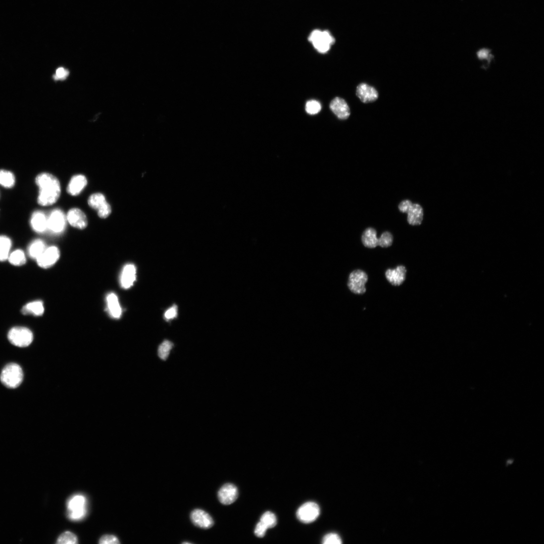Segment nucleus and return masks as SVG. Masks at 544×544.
Masks as SVG:
<instances>
[{
	"instance_id": "12",
	"label": "nucleus",
	"mask_w": 544,
	"mask_h": 544,
	"mask_svg": "<svg viewBox=\"0 0 544 544\" xmlns=\"http://www.w3.org/2000/svg\"><path fill=\"white\" fill-rule=\"evenodd\" d=\"M191 520L196 527L208 529L214 525V521L210 515L206 511L199 509L194 510L191 513Z\"/></svg>"
},
{
	"instance_id": "14",
	"label": "nucleus",
	"mask_w": 544,
	"mask_h": 544,
	"mask_svg": "<svg viewBox=\"0 0 544 544\" xmlns=\"http://www.w3.org/2000/svg\"><path fill=\"white\" fill-rule=\"evenodd\" d=\"M356 95L360 100L365 103L374 102L379 98L377 91L366 83H361L358 86Z\"/></svg>"
},
{
	"instance_id": "8",
	"label": "nucleus",
	"mask_w": 544,
	"mask_h": 544,
	"mask_svg": "<svg viewBox=\"0 0 544 544\" xmlns=\"http://www.w3.org/2000/svg\"><path fill=\"white\" fill-rule=\"evenodd\" d=\"M67 221L66 215L61 210L54 209L48 217V230L54 234H61L65 230Z\"/></svg>"
},
{
	"instance_id": "35",
	"label": "nucleus",
	"mask_w": 544,
	"mask_h": 544,
	"mask_svg": "<svg viewBox=\"0 0 544 544\" xmlns=\"http://www.w3.org/2000/svg\"><path fill=\"white\" fill-rule=\"evenodd\" d=\"M69 74V72L68 70L60 67L56 70L53 78L55 80H64L67 78Z\"/></svg>"
},
{
	"instance_id": "30",
	"label": "nucleus",
	"mask_w": 544,
	"mask_h": 544,
	"mask_svg": "<svg viewBox=\"0 0 544 544\" xmlns=\"http://www.w3.org/2000/svg\"><path fill=\"white\" fill-rule=\"evenodd\" d=\"M56 543L59 544H76L78 543V540L74 534L70 532H66L63 533L59 537Z\"/></svg>"
},
{
	"instance_id": "21",
	"label": "nucleus",
	"mask_w": 544,
	"mask_h": 544,
	"mask_svg": "<svg viewBox=\"0 0 544 544\" xmlns=\"http://www.w3.org/2000/svg\"><path fill=\"white\" fill-rule=\"evenodd\" d=\"M377 232L373 228H368L362 236V242L363 245L368 248H373L379 246V239L377 236Z\"/></svg>"
},
{
	"instance_id": "10",
	"label": "nucleus",
	"mask_w": 544,
	"mask_h": 544,
	"mask_svg": "<svg viewBox=\"0 0 544 544\" xmlns=\"http://www.w3.org/2000/svg\"><path fill=\"white\" fill-rule=\"evenodd\" d=\"M60 250L54 246L46 248L37 261L39 266L48 268L53 266L59 259Z\"/></svg>"
},
{
	"instance_id": "18",
	"label": "nucleus",
	"mask_w": 544,
	"mask_h": 544,
	"mask_svg": "<svg viewBox=\"0 0 544 544\" xmlns=\"http://www.w3.org/2000/svg\"><path fill=\"white\" fill-rule=\"evenodd\" d=\"M88 184L86 177L81 175L73 176L67 188L68 193L72 196L79 195Z\"/></svg>"
},
{
	"instance_id": "1",
	"label": "nucleus",
	"mask_w": 544,
	"mask_h": 544,
	"mask_svg": "<svg viewBox=\"0 0 544 544\" xmlns=\"http://www.w3.org/2000/svg\"><path fill=\"white\" fill-rule=\"evenodd\" d=\"M36 183L39 188L38 202L40 205L50 206L58 201L61 193V185L58 179L50 174L44 173L37 177Z\"/></svg>"
},
{
	"instance_id": "36",
	"label": "nucleus",
	"mask_w": 544,
	"mask_h": 544,
	"mask_svg": "<svg viewBox=\"0 0 544 544\" xmlns=\"http://www.w3.org/2000/svg\"><path fill=\"white\" fill-rule=\"evenodd\" d=\"M268 529V528L260 521L256 525L254 534L257 537L262 538L265 535Z\"/></svg>"
},
{
	"instance_id": "19",
	"label": "nucleus",
	"mask_w": 544,
	"mask_h": 544,
	"mask_svg": "<svg viewBox=\"0 0 544 544\" xmlns=\"http://www.w3.org/2000/svg\"><path fill=\"white\" fill-rule=\"evenodd\" d=\"M33 230L38 233L45 232L48 228V217L42 211L34 212L31 220Z\"/></svg>"
},
{
	"instance_id": "27",
	"label": "nucleus",
	"mask_w": 544,
	"mask_h": 544,
	"mask_svg": "<svg viewBox=\"0 0 544 544\" xmlns=\"http://www.w3.org/2000/svg\"><path fill=\"white\" fill-rule=\"evenodd\" d=\"M8 259L9 262L13 265L20 266L26 262V257L24 252L18 249L14 251L9 254Z\"/></svg>"
},
{
	"instance_id": "7",
	"label": "nucleus",
	"mask_w": 544,
	"mask_h": 544,
	"mask_svg": "<svg viewBox=\"0 0 544 544\" xmlns=\"http://www.w3.org/2000/svg\"><path fill=\"white\" fill-rule=\"evenodd\" d=\"M368 281L367 274L362 270H356L350 274L348 281L349 290L356 295H363L366 292L365 284Z\"/></svg>"
},
{
	"instance_id": "23",
	"label": "nucleus",
	"mask_w": 544,
	"mask_h": 544,
	"mask_svg": "<svg viewBox=\"0 0 544 544\" xmlns=\"http://www.w3.org/2000/svg\"><path fill=\"white\" fill-rule=\"evenodd\" d=\"M44 306L43 303L41 301H36L25 305L22 312L25 314H32L36 316H40L44 312Z\"/></svg>"
},
{
	"instance_id": "24",
	"label": "nucleus",
	"mask_w": 544,
	"mask_h": 544,
	"mask_svg": "<svg viewBox=\"0 0 544 544\" xmlns=\"http://www.w3.org/2000/svg\"><path fill=\"white\" fill-rule=\"evenodd\" d=\"M46 249L45 243L41 240H36L28 247V254L32 258L37 260Z\"/></svg>"
},
{
	"instance_id": "4",
	"label": "nucleus",
	"mask_w": 544,
	"mask_h": 544,
	"mask_svg": "<svg viewBox=\"0 0 544 544\" xmlns=\"http://www.w3.org/2000/svg\"><path fill=\"white\" fill-rule=\"evenodd\" d=\"M9 341L15 346L25 347L29 346L33 341L32 331L24 327H15L9 332Z\"/></svg>"
},
{
	"instance_id": "6",
	"label": "nucleus",
	"mask_w": 544,
	"mask_h": 544,
	"mask_svg": "<svg viewBox=\"0 0 544 544\" xmlns=\"http://www.w3.org/2000/svg\"><path fill=\"white\" fill-rule=\"evenodd\" d=\"M320 508L315 502H308L302 505L297 510L298 519L304 524H309L316 521L319 517Z\"/></svg>"
},
{
	"instance_id": "9",
	"label": "nucleus",
	"mask_w": 544,
	"mask_h": 544,
	"mask_svg": "<svg viewBox=\"0 0 544 544\" xmlns=\"http://www.w3.org/2000/svg\"><path fill=\"white\" fill-rule=\"evenodd\" d=\"M88 203L92 208L98 211V215L101 218H107L111 213L110 205L106 201L105 196L101 193L92 195L89 198Z\"/></svg>"
},
{
	"instance_id": "25",
	"label": "nucleus",
	"mask_w": 544,
	"mask_h": 544,
	"mask_svg": "<svg viewBox=\"0 0 544 544\" xmlns=\"http://www.w3.org/2000/svg\"><path fill=\"white\" fill-rule=\"evenodd\" d=\"M11 246L12 242L9 238L0 236V261L8 259Z\"/></svg>"
},
{
	"instance_id": "2",
	"label": "nucleus",
	"mask_w": 544,
	"mask_h": 544,
	"mask_svg": "<svg viewBox=\"0 0 544 544\" xmlns=\"http://www.w3.org/2000/svg\"><path fill=\"white\" fill-rule=\"evenodd\" d=\"M0 379L2 383L7 388H16L23 381V370L18 364L9 363L2 370Z\"/></svg>"
},
{
	"instance_id": "39",
	"label": "nucleus",
	"mask_w": 544,
	"mask_h": 544,
	"mask_svg": "<svg viewBox=\"0 0 544 544\" xmlns=\"http://www.w3.org/2000/svg\"><path fill=\"white\" fill-rule=\"evenodd\" d=\"M489 51L488 49H483L478 52V55L480 59H485L489 56Z\"/></svg>"
},
{
	"instance_id": "26",
	"label": "nucleus",
	"mask_w": 544,
	"mask_h": 544,
	"mask_svg": "<svg viewBox=\"0 0 544 544\" xmlns=\"http://www.w3.org/2000/svg\"><path fill=\"white\" fill-rule=\"evenodd\" d=\"M15 183V178L11 172L5 170H0V185L6 188H12Z\"/></svg>"
},
{
	"instance_id": "3",
	"label": "nucleus",
	"mask_w": 544,
	"mask_h": 544,
	"mask_svg": "<svg viewBox=\"0 0 544 544\" xmlns=\"http://www.w3.org/2000/svg\"><path fill=\"white\" fill-rule=\"evenodd\" d=\"M308 41L321 53L327 52L335 42V39L328 31L318 30H314L311 33Z\"/></svg>"
},
{
	"instance_id": "22",
	"label": "nucleus",
	"mask_w": 544,
	"mask_h": 544,
	"mask_svg": "<svg viewBox=\"0 0 544 544\" xmlns=\"http://www.w3.org/2000/svg\"><path fill=\"white\" fill-rule=\"evenodd\" d=\"M408 214V222L413 226L420 225L423 218V210L417 204H413Z\"/></svg>"
},
{
	"instance_id": "17",
	"label": "nucleus",
	"mask_w": 544,
	"mask_h": 544,
	"mask_svg": "<svg viewBox=\"0 0 544 544\" xmlns=\"http://www.w3.org/2000/svg\"><path fill=\"white\" fill-rule=\"evenodd\" d=\"M136 279V268L133 264L126 265L123 269L120 282L122 287L129 289L134 284Z\"/></svg>"
},
{
	"instance_id": "37",
	"label": "nucleus",
	"mask_w": 544,
	"mask_h": 544,
	"mask_svg": "<svg viewBox=\"0 0 544 544\" xmlns=\"http://www.w3.org/2000/svg\"><path fill=\"white\" fill-rule=\"evenodd\" d=\"M178 309L176 305H174L168 309L164 314L166 320H169L175 318L177 316Z\"/></svg>"
},
{
	"instance_id": "16",
	"label": "nucleus",
	"mask_w": 544,
	"mask_h": 544,
	"mask_svg": "<svg viewBox=\"0 0 544 544\" xmlns=\"http://www.w3.org/2000/svg\"><path fill=\"white\" fill-rule=\"evenodd\" d=\"M407 270L404 266H398L394 269H388L385 275L388 281L394 286H399L406 279Z\"/></svg>"
},
{
	"instance_id": "15",
	"label": "nucleus",
	"mask_w": 544,
	"mask_h": 544,
	"mask_svg": "<svg viewBox=\"0 0 544 544\" xmlns=\"http://www.w3.org/2000/svg\"><path fill=\"white\" fill-rule=\"evenodd\" d=\"M330 108L340 120H347L350 116V108L345 99L336 98L330 103Z\"/></svg>"
},
{
	"instance_id": "29",
	"label": "nucleus",
	"mask_w": 544,
	"mask_h": 544,
	"mask_svg": "<svg viewBox=\"0 0 544 544\" xmlns=\"http://www.w3.org/2000/svg\"><path fill=\"white\" fill-rule=\"evenodd\" d=\"M260 522L265 525L268 529L274 528L277 523L276 515L271 511L265 512L262 515Z\"/></svg>"
},
{
	"instance_id": "20",
	"label": "nucleus",
	"mask_w": 544,
	"mask_h": 544,
	"mask_svg": "<svg viewBox=\"0 0 544 544\" xmlns=\"http://www.w3.org/2000/svg\"><path fill=\"white\" fill-rule=\"evenodd\" d=\"M106 303L110 316L114 319L120 318L122 309L118 297L113 293L109 294L106 297Z\"/></svg>"
},
{
	"instance_id": "28",
	"label": "nucleus",
	"mask_w": 544,
	"mask_h": 544,
	"mask_svg": "<svg viewBox=\"0 0 544 544\" xmlns=\"http://www.w3.org/2000/svg\"><path fill=\"white\" fill-rule=\"evenodd\" d=\"M174 345L169 341L165 340L161 343L158 349L159 357L163 360L167 359L170 352L173 348Z\"/></svg>"
},
{
	"instance_id": "33",
	"label": "nucleus",
	"mask_w": 544,
	"mask_h": 544,
	"mask_svg": "<svg viewBox=\"0 0 544 544\" xmlns=\"http://www.w3.org/2000/svg\"><path fill=\"white\" fill-rule=\"evenodd\" d=\"M322 543L324 544H340L342 542L338 535L330 533L324 537Z\"/></svg>"
},
{
	"instance_id": "31",
	"label": "nucleus",
	"mask_w": 544,
	"mask_h": 544,
	"mask_svg": "<svg viewBox=\"0 0 544 544\" xmlns=\"http://www.w3.org/2000/svg\"><path fill=\"white\" fill-rule=\"evenodd\" d=\"M322 106L321 103L314 100H309L307 102L305 106V109L306 112L311 115H314L318 113L321 110Z\"/></svg>"
},
{
	"instance_id": "11",
	"label": "nucleus",
	"mask_w": 544,
	"mask_h": 544,
	"mask_svg": "<svg viewBox=\"0 0 544 544\" xmlns=\"http://www.w3.org/2000/svg\"><path fill=\"white\" fill-rule=\"evenodd\" d=\"M239 496L237 487L232 483L224 485L218 493L219 501L224 505H230L235 502Z\"/></svg>"
},
{
	"instance_id": "38",
	"label": "nucleus",
	"mask_w": 544,
	"mask_h": 544,
	"mask_svg": "<svg viewBox=\"0 0 544 544\" xmlns=\"http://www.w3.org/2000/svg\"><path fill=\"white\" fill-rule=\"evenodd\" d=\"M412 205V203L409 200H405L399 204L398 209L402 213H408Z\"/></svg>"
},
{
	"instance_id": "32",
	"label": "nucleus",
	"mask_w": 544,
	"mask_h": 544,
	"mask_svg": "<svg viewBox=\"0 0 544 544\" xmlns=\"http://www.w3.org/2000/svg\"><path fill=\"white\" fill-rule=\"evenodd\" d=\"M393 237L389 232H385L379 239V246L382 247H388L392 246Z\"/></svg>"
},
{
	"instance_id": "13",
	"label": "nucleus",
	"mask_w": 544,
	"mask_h": 544,
	"mask_svg": "<svg viewBox=\"0 0 544 544\" xmlns=\"http://www.w3.org/2000/svg\"><path fill=\"white\" fill-rule=\"evenodd\" d=\"M67 220L73 227L84 230L88 226V220L87 216L80 209L72 208L66 215Z\"/></svg>"
},
{
	"instance_id": "5",
	"label": "nucleus",
	"mask_w": 544,
	"mask_h": 544,
	"mask_svg": "<svg viewBox=\"0 0 544 544\" xmlns=\"http://www.w3.org/2000/svg\"><path fill=\"white\" fill-rule=\"evenodd\" d=\"M67 507L70 519L74 521L82 519L87 513L85 497L80 495L72 496L68 500Z\"/></svg>"
},
{
	"instance_id": "34",
	"label": "nucleus",
	"mask_w": 544,
	"mask_h": 544,
	"mask_svg": "<svg viewBox=\"0 0 544 544\" xmlns=\"http://www.w3.org/2000/svg\"><path fill=\"white\" fill-rule=\"evenodd\" d=\"M99 543L101 544H118L120 543L118 539L114 536L105 535L100 538Z\"/></svg>"
}]
</instances>
